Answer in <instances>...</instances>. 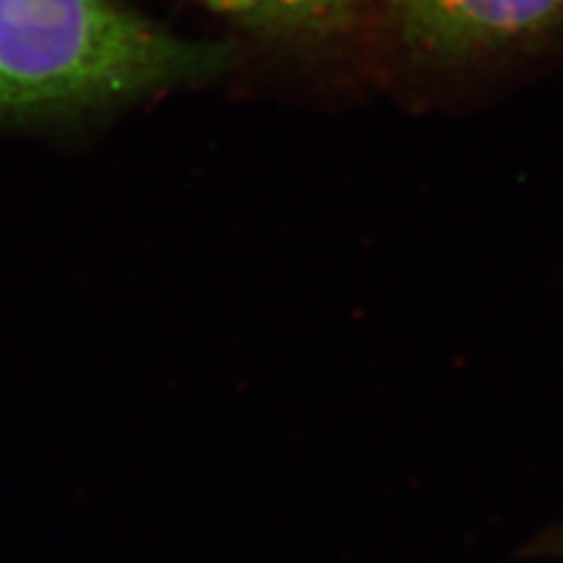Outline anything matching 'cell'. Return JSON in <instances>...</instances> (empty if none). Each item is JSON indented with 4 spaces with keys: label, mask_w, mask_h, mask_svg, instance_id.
<instances>
[{
    "label": "cell",
    "mask_w": 563,
    "mask_h": 563,
    "mask_svg": "<svg viewBox=\"0 0 563 563\" xmlns=\"http://www.w3.org/2000/svg\"><path fill=\"white\" fill-rule=\"evenodd\" d=\"M252 31L285 38H329L347 33L380 0H196Z\"/></svg>",
    "instance_id": "3957f363"
},
{
    "label": "cell",
    "mask_w": 563,
    "mask_h": 563,
    "mask_svg": "<svg viewBox=\"0 0 563 563\" xmlns=\"http://www.w3.org/2000/svg\"><path fill=\"white\" fill-rule=\"evenodd\" d=\"M533 554L550 556V559H563V523L550 528L548 533H542L533 542Z\"/></svg>",
    "instance_id": "277c9868"
},
{
    "label": "cell",
    "mask_w": 563,
    "mask_h": 563,
    "mask_svg": "<svg viewBox=\"0 0 563 563\" xmlns=\"http://www.w3.org/2000/svg\"><path fill=\"white\" fill-rule=\"evenodd\" d=\"M404 45L430 57H477L563 29V0H380Z\"/></svg>",
    "instance_id": "7a4b0ae2"
},
{
    "label": "cell",
    "mask_w": 563,
    "mask_h": 563,
    "mask_svg": "<svg viewBox=\"0 0 563 563\" xmlns=\"http://www.w3.org/2000/svg\"><path fill=\"white\" fill-rule=\"evenodd\" d=\"M231 62L228 43L186 41L113 0H0V122L103 109Z\"/></svg>",
    "instance_id": "6da1fadb"
}]
</instances>
